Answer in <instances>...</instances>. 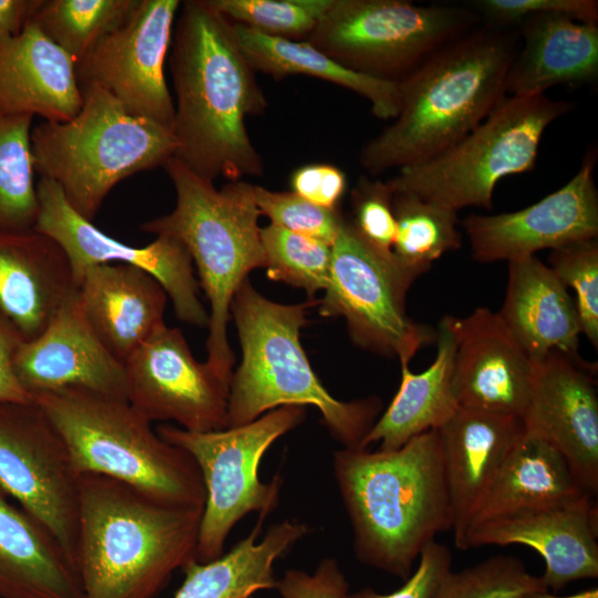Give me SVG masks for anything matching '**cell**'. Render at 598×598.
Segmentation results:
<instances>
[{"label":"cell","mask_w":598,"mask_h":598,"mask_svg":"<svg viewBox=\"0 0 598 598\" xmlns=\"http://www.w3.org/2000/svg\"><path fill=\"white\" fill-rule=\"evenodd\" d=\"M171 49L174 157L212 182L262 175L264 161L250 141L246 117L264 113L267 100L230 21L207 0L184 1Z\"/></svg>","instance_id":"obj_1"},{"label":"cell","mask_w":598,"mask_h":598,"mask_svg":"<svg viewBox=\"0 0 598 598\" xmlns=\"http://www.w3.org/2000/svg\"><path fill=\"white\" fill-rule=\"evenodd\" d=\"M519 43L517 28L482 22L437 50L398 82L399 113L363 145L361 166L377 176L426 161L461 141L507 95Z\"/></svg>","instance_id":"obj_2"},{"label":"cell","mask_w":598,"mask_h":598,"mask_svg":"<svg viewBox=\"0 0 598 598\" xmlns=\"http://www.w3.org/2000/svg\"><path fill=\"white\" fill-rule=\"evenodd\" d=\"M332 464L357 558L408 579L424 547L452 529L437 430L396 450L343 447Z\"/></svg>","instance_id":"obj_3"},{"label":"cell","mask_w":598,"mask_h":598,"mask_svg":"<svg viewBox=\"0 0 598 598\" xmlns=\"http://www.w3.org/2000/svg\"><path fill=\"white\" fill-rule=\"evenodd\" d=\"M203 512L111 477L80 475L75 561L84 598H154L176 569L196 560Z\"/></svg>","instance_id":"obj_4"},{"label":"cell","mask_w":598,"mask_h":598,"mask_svg":"<svg viewBox=\"0 0 598 598\" xmlns=\"http://www.w3.org/2000/svg\"><path fill=\"white\" fill-rule=\"evenodd\" d=\"M315 305L319 301L274 302L248 279L237 289L230 315L238 330L243 360L230 378L228 427L248 424L280 406L312 405L344 448H359L378 420L382 401L377 396L340 401L320 382L300 342L306 310Z\"/></svg>","instance_id":"obj_5"},{"label":"cell","mask_w":598,"mask_h":598,"mask_svg":"<svg viewBox=\"0 0 598 598\" xmlns=\"http://www.w3.org/2000/svg\"><path fill=\"white\" fill-rule=\"evenodd\" d=\"M163 167L176 192L175 208L141 229L172 237L189 252L210 305L205 363L229 384L235 362L227 338L231 301L248 274L265 267L254 185L234 181L218 189L174 156Z\"/></svg>","instance_id":"obj_6"},{"label":"cell","mask_w":598,"mask_h":598,"mask_svg":"<svg viewBox=\"0 0 598 598\" xmlns=\"http://www.w3.org/2000/svg\"><path fill=\"white\" fill-rule=\"evenodd\" d=\"M32 398L60 434L79 476L103 475L166 504L204 507L206 491L194 458L162 439L126 400L82 389Z\"/></svg>","instance_id":"obj_7"},{"label":"cell","mask_w":598,"mask_h":598,"mask_svg":"<svg viewBox=\"0 0 598 598\" xmlns=\"http://www.w3.org/2000/svg\"><path fill=\"white\" fill-rule=\"evenodd\" d=\"M80 87V111L65 122L42 121L30 142L35 173L56 183L70 206L93 223L116 184L164 166L176 142L171 130L128 113L104 89Z\"/></svg>","instance_id":"obj_8"},{"label":"cell","mask_w":598,"mask_h":598,"mask_svg":"<svg viewBox=\"0 0 598 598\" xmlns=\"http://www.w3.org/2000/svg\"><path fill=\"white\" fill-rule=\"evenodd\" d=\"M570 110L545 94L506 95L461 141L437 155L398 169L385 181L393 194L410 193L458 212L492 208L496 184L534 168L546 128Z\"/></svg>","instance_id":"obj_9"},{"label":"cell","mask_w":598,"mask_h":598,"mask_svg":"<svg viewBox=\"0 0 598 598\" xmlns=\"http://www.w3.org/2000/svg\"><path fill=\"white\" fill-rule=\"evenodd\" d=\"M482 22L468 4L331 0L306 41L349 70L399 82Z\"/></svg>","instance_id":"obj_10"},{"label":"cell","mask_w":598,"mask_h":598,"mask_svg":"<svg viewBox=\"0 0 598 598\" xmlns=\"http://www.w3.org/2000/svg\"><path fill=\"white\" fill-rule=\"evenodd\" d=\"M303 406L285 405L236 427L190 432L163 424L156 429L166 442L186 451L196 462L205 486L196 560L207 563L224 554L227 536L249 513L265 519L278 505L281 478L259 480L258 467L268 447L298 426Z\"/></svg>","instance_id":"obj_11"},{"label":"cell","mask_w":598,"mask_h":598,"mask_svg":"<svg viewBox=\"0 0 598 598\" xmlns=\"http://www.w3.org/2000/svg\"><path fill=\"white\" fill-rule=\"evenodd\" d=\"M422 272L392 254L372 247L343 217L331 246L329 278L319 301L324 317L346 319L354 343L410 363L436 330L411 320L405 311L409 288Z\"/></svg>","instance_id":"obj_12"},{"label":"cell","mask_w":598,"mask_h":598,"mask_svg":"<svg viewBox=\"0 0 598 598\" xmlns=\"http://www.w3.org/2000/svg\"><path fill=\"white\" fill-rule=\"evenodd\" d=\"M0 489L56 539L76 567L79 475L60 434L34 402H0Z\"/></svg>","instance_id":"obj_13"},{"label":"cell","mask_w":598,"mask_h":598,"mask_svg":"<svg viewBox=\"0 0 598 598\" xmlns=\"http://www.w3.org/2000/svg\"><path fill=\"white\" fill-rule=\"evenodd\" d=\"M179 0H138L128 18L75 64L79 85L95 84L136 116L173 132L175 106L165 79Z\"/></svg>","instance_id":"obj_14"},{"label":"cell","mask_w":598,"mask_h":598,"mask_svg":"<svg viewBox=\"0 0 598 598\" xmlns=\"http://www.w3.org/2000/svg\"><path fill=\"white\" fill-rule=\"evenodd\" d=\"M37 196L38 214L32 229L60 245L69 259L75 286L92 266H133L161 283L179 320L197 327L208 324V313L198 296L199 283L194 275L193 260L178 240L157 236L144 247H133L112 238L79 215L56 183L40 178Z\"/></svg>","instance_id":"obj_15"},{"label":"cell","mask_w":598,"mask_h":598,"mask_svg":"<svg viewBox=\"0 0 598 598\" xmlns=\"http://www.w3.org/2000/svg\"><path fill=\"white\" fill-rule=\"evenodd\" d=\"M127 402L150 422L190 432L228 427L229 384L198 362L178 328L165 323L124 362Z\"/></svg>","instance_id":"obj_16"},{"label":"cell","mask_w":598,"mask_h":598,"mask_svg":"<svg viewBox=\"0 0 598 598\" xmlns=\"http://www.w3.org/2000/svg\"><path fill=\"white\" fill-rule=\"evenodd\" d=\"M595 161V154H587L573 178L528 207L495 215H468L463 227L474 259L508 262L542 249L597 238Z\"/></svg>","instance_id":"obj_17"},{"label":"cell","mask_w":598,"mask_h":598,"mask_svg":"<svg viewBox=\"0 0 598 598\" xmlns=\"http://www.w3.org/2000/svg\"><path fill=\"white\" fill-rule=\"evenodd\" d=\"M594 371L558 351L536 362L524 431L551 444L584 488L598 493V395Z\"/></svg>","instance_id":"obj_18"},{"label":"cell","mask_w":598,"mask_h":598,"mask_svg":"<svg viewBox=\"0 0 598 598\" xmlns=\"http://www.w3.org/2000/svg\"><path fill=\"white\" fill-rule=\"evenodd\" d=\"M14 371L32 396L82 389L127 401L124 363L110 352L89 324L76 290L39 336L20 342L14 354Z\"/></svg>","instance_id":"obj_19"},{"label":"cell","mask_w":598,"mask_h":598,"mask_svg":"<svg viewBox=\"0 0 598 598\" xmlns=\"http://www.w3.org/2000/svg\"><path fill=\"white\" fill-rule=\"evenodd\" d=\"M594 496L578 502L518 511L473 526L465 550L488 545L519 544L535 549L545 561L542 578L558 591L579 579L598 577V512Z\"/></svg>","instance_id":"obj_20"},{"label":"cell","mask_w":598,"mask_h":598,"mask_svg":"<svg viewBox=\"0 0 598 598\" xmlns=\"http://www.w3.org/2000/svg\"><path fill=\"white\" fill-rule=\"evenodd\" d=\"M456 341L452 388L460 406L522 417L536 362L515 341L497 312L476 308L452 317Z\"/></svg>","instance_id":"obj_21"},{"label":"cell","mask_w":598,"mask_h":598,"mask_svg":"<svg viewBox=\"0 0 598 598\" xmlns=\"http://www.w3.org/2000/svg\"><path fill=\"white\" fill-rule=\"evenodd\" d=\"M523 432L518 416L466 406L437 430L457 549L465 550L472 519Z\"/></svg>","instance_id":"obj_22"},{"label":"cell","mask_w":598,"mask_h":598,"mask_svg":"<svg viewBox=\"0 0 598 598\" xmlns=\"http://www.w3.org/2000/svg\"><path fill=\"white\" fill-rule=\"evenodd\" d=\"M75 290L56 241L34 229H0V311L23 340L39 336Z\"/></svg>","instance_id":"obj_23"},{"label":"cell","mask_w":598,"mask_h":598,"mask_svg":"<svg viewBox=\"0 0 598 598\" xmlns=\"http://www.w3.org/2000/svg\"><path fill=\"white\" fill-rule=\"evenodd\" d=\"M81 106L75 62L34 24L0 35V115L65 122Z\"/></svg>","instance_id":"obj_24"},{"label":"cell","mask_w":598,"mask_h":598,"mask_svg":"<svg viewBox=\"0 0 598 598\" xmlns=\"http://www.w3.org/2000/svg\"><path fill=\"white\" fill-rule=\"evenodd\" d=\"M76 292L81 309L102 343L123 363L163 326L167 293L146 271L122 264L87 268Z\"/></svg>","instance_id":"obj_25"},{"label":"cell","mask_w":598,"mask_h":598,"mask_svg":"<svg viewBox=\"0 0 598 598\" xmlns=\"http://www.w3.org/2000/svg\"><path fill=\"white\" fill-rule=\"evenodd\" d=\"M497 313L534 362L553 351L579 357L581 324L575 300L535 255L508 261L506 295Z\"/></svg>","instance_id":"obj_26"},{"label":"cell","mask_w":598,"mask_h":598,"mask_svg":"<svg viewBox=\"0 0 598 598\" xmlns=\"http://www.w3.org/2000/svg\"><path fill=\"white\" fill-rule=\"evenodd\" d=\"M517 29L520 43L507 75L509 95H543L555 85L597 79V23L547 12L525 18Z\"/></svg>","instance_id":"obj_27"},{"label":"cell","mask_w":598,"mask_h":598,"mask_svg":"<svg viewBox=\"0 0 598 598\" xmlns=\"http://www.w3.org/2000/svg\"><path fill=\"white\" fill-rule=\"evenodd\" d=\"M0 598H84L56 539L0 489Z\"/></svg>","instance_id":"obj_28"},{"label":"cell","mask_w":598,"mask_h":598,"mask_svg":"<svg viewBox=\"0 0 598 598\" xmlns=\"http://www.w3.org/2000/svg\"><path fill=\"white\" fill-rule=\"evenodd\" d=\"M452 317L444 316L439 323L436 355L429 368L413 373L408 362H401L399 390L359 448L379 444L378 450H396L427 431L439 430L457 410L452 388L456 351Z\"/></svg>","instance_id":"obj_29"},{"label":"cell","mask_w":598,"mask_h":598,"mask_svg":"<svg viewBox=\"0 0 598 598\" xmlns=\"http://www.w3.org/2000/svg\"><path fill=\"white\" fill-rule=\"evenodd\" d=\"M588 496L594 495L584 488L560 452L524 431L482 499L470 529L496 516L567 505Z\"/></svg>","instance_id":"obj_30"},{"label":"cell","mask_w":598,"mask_h":598,"mask_svg":"<svg viewBox=\"0 0 598 598\" xmlns=\"http://www.w3.org/2000/svg\"><path fill=\"white\" fill-rule=\"evenodd\" d=\"M264 520L258 518L251 532L218 558L189 561L183 568L185 579L174 598H248L258 590L276 589V560L310 529L305 523L286 519L258 540Z\"/></svg>","instance_id":"obj_31"},{"label":"cell","mask_w":598,"mask_h":598,"mask_svg":"<svg viewBox=\"0 0 598 598\" xmlns=\"http://www.w3.org/2000/svg\"><path fill=\"white\" fill-rule=\"evenodd\" d=\"M230 27L238 48L254 71L275 79L296 74L321 79L368 100L372 114L380 120L392 121L398 115V82L349 70L308 41L269 37L234 22Z\"/></svg>","instance_id":"obj_32"},{"label":"cell","mask_w":598,"mask_h":598,"mask_svg":"<svg viewBox=\"0 0 598 598\" xmlns=\"http://www.w3.org/2000/svg\"><path fill=\"white\" fill-rule=\"evenodd\" d=\"M396 220L392 252L404 266L426 272L432 262L462 246L457 212L414 194H393Z\"/></svg>","instance_id":"obj_33"},{"label":"cell","mask_w":598,"mask_h":598,"mask_svg":"<svg viewBox=\"0 0 598 598\" xmlns=\"http://www.w3.org/2000/svg\"><path fill=\"white\" fill-rule=\"evenodd\" d=\"M138 0H42L30 22L75 64L120 27Z\"/></svg>","instance_id":"obj_34"},{"label":"cell","mask_w":598,"mask_h":598,"mask_svg":"<svg viewBox=\"0 0 598 598\" xmlns=\"http://www.w3.org/2000/svg\"><path fill=\"white\" fill-rule=\"evenodd\" d=\"M30 115H0V229H32L38 214Z\"/></svg>","instance_id":"obj_35"},{"label":"cell","mask_w":598,"mask_h":598,"mask_svg":"<svg viewBox=\"0 0 598 598\" xmlns=\"http://www.w3.org/2000/svg\"><path fill=\"white\" fill-rule=\"evenodd\" d=\"M265 268L271 280L303 289L309 299L324 290L330 270L331 246L274 224L260 228Z\"/></svg>","instance_id":"obj_36"},{"label":"cell","mask_w":598,"mask_h":598,"mask_svg":"<svg viewBox=\"0 0 598 598\" xmlns=\"http://www.w3.org/2000/svg\"><path fill=\"white\" fill-rule=\"evenodd\" d=\"M548 590L542 576L530 574L512 555H492L462 570H450L433 598H524Z\"/></svg>","instance_id":"obj_37"},{"label":"cell","mask_w":598,"mask_h":598,"mask_svg":"<svg viewBox=\"0 0 598 598\" xmlns=\"http://www.w3.org/2000/svg\"><path fill=\"white\" fill-rule=\"evenodd\" d=\"M230 22L259 33L307 40L331 0H207Z\"/></svg>","instance_id":"obj_38"},{"label":"cell","mask_w":598,"mask_h":598,"mask_svg":"<svg viewBox=\"0 0 598 598\" xmlns=\"http://www.w3.org/2000/svg\"><path fill=\"white\" fill-rule=\"evenodd\" d=\"M548 267L566 288L576 293L581 333L598 346V241L571 243L551 250Z\"/></svg>","instance_id":"obj_39"},{"label":"cell","mask_w":598,"mask_h":598,"mask_svg":"<svg viewBox=\"0 0 598 598\" xmlns=\"http://www.w3.org/2000/svg\"><path fill=\"white\" fill-rule=\"evenodd\" d=\"M256 204L271 224L332 246L343 216L315 205L293 192H272L254 185Z\"/></svg>","instance_id":"obj_40"},{"label":"cell","mask_w":598,"mask_h":598,"mask_svg":"<svg viewBox=\"0 0 598 598\" xmlns=\"http://www.w3.org/2000/svg\"><path fill=\"white\" fill-rule=\"evenodd\" d=\"M354 218L351 221L360 236L372 247L392 254L396 231L393 193L386 182L362 176L352 192Z\"/></svg>","instance_id":"obj_41"},{"label":"cell","mask_w":598,"mask_h":598,"mask_svg":"<svg viewBox=\"0 0 598 598\" xmlns=\"http://www.w3.org/2000/svg\"><path fill=\"white\" fill-rule=\"evenodd\" d=\"M468 7L483 22L504 28H517L525 18L547 12L598 22V2L594 0H476Z\"/></svg>","instance_id":"obj_42"},{"label":"cell","mask_w":598,"mask_h":598,"mask_svg":"<svg viewBox=\"0 0 598 598\" xmlns=\"http://www.w3.org/2000/svg\"><path fill=\"white\" fill-rule=\"evenodd\" d=\"M450 548L436 540L427 544L417 559V566L396 590L381 594L372 588L348 592L346 598H433L442 578L452 569Z\"/></svg>","instance_id":"obj_43"},{"label":"cell","mask_w":598,"mask_h":598,"mask_svg":"<svg viewBox=\"0 0 598 598\" xmlns=\"http://www.w3.org/2000/svg\"><path fill=\"white\" fill-rule=\"evenodd\" d=\"M281 598H346L349 582L336 558H323L312 573L287 570L277 587Z\"/></svg>","instance_id":"obj_44"},{"label":"cell","mask_w":598,"mask_h":598,"mask_svg":"<svg viewBox=\"0 0 598 598\" xmlns=\"http://www.w3.org/2000/svg\"><path fill=\"white\" fill-rule=\"evenodd\" d=\"M292 192L308 202L328 209H338L347 189L346 174L331 164H308L296 169L290 178Z\"/></svg>","instance_id":"obj_45"},{"label":"cell","mask_w":598,"mask_h":598,"mask_svg":"<svg viewBox=\"0 0 598 598\" xmlns=\"http://www.w3.org/2000/svg\"><path fill=\"white\" fill-rule=\"evenodd\" d=\"M22 337L0 311V402L32 403V395L14 371V354Z\"/></svg>","instance_id":"obj_46"},{"label":"cell","mask_w":598,"mask_h":598,"mask_svg":"<svg viewBox=\"0 0 598 598\" xmlns=\"http://www.w3.org/2000/svg\"><path fill=\"white\" fill-rule=\"evenodd\" d=\"M42 0H0V35H18Z\"/></svg>","instance_id":"obj_47"},{"label":"cell","mask_w":598,"mask_h":598,"mask_svg":"<svg viewBox=\"0 0 598 598\" xmlns=\"http://www.w3.org/2000/svg\"><path fill=\"white\" fill-rule=\"evenodd\" d=\"M524 598H598V589L591 588V589H587V590L579 591V592L568 595V596H558L553 592H549V590H545V591L530 594Z\"/></svg>","instance_id":"obj_48"},{"label":"cell","mask_w":598,"mask_h":598,"mask_svg":"<svg viewBox=\"0 0 598 598\" xmlns=\"http://www.w3.org/2000/svg\"><path fill=\"white\" fill-rule=\"evenodd\" d=\"M248 598H255V597H254V596H250V597H248Z\"/></svg>","instance_id":"obj_49"}]
</instances>
